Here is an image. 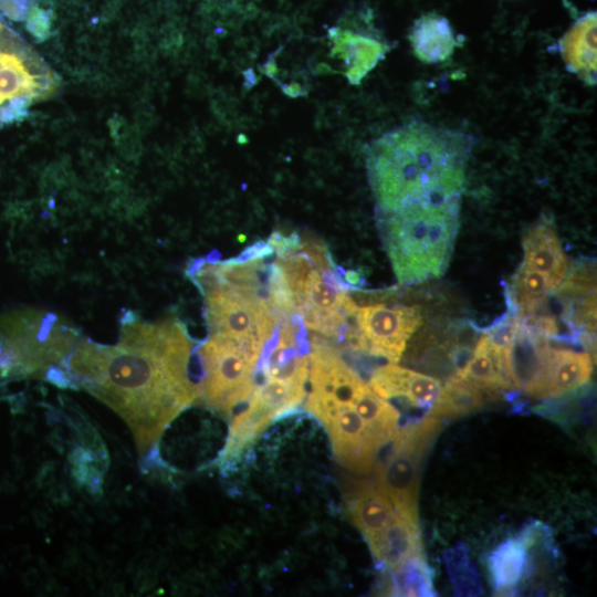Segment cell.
Returning <instances> with one entry per match:
<instances>
[{
  "label": "cell",
  "mask_w": 597,
  "mask_h": 597,
  "mask_svg": "<svg viewBox=\"0 0 597 597\" xmlns=\"http://www.w3.org/2000/svg\"><path fill=\"white\" fill-rule=\"evenodd\" d=\"M192 343L176 317L122 321L115 345L78 339L66 362L77 386L112 408L147 457L167 426L196 399L190 378Z\"/></svg>",
  "instance_id": "obj_1"
},
{
  "label": "cell",
  "mask_w": 597,
  "mask_h": 597,
  "mask_svg": "<svg viewBox=\"0 0 597 597\" xmlns=\"http://www.w3.org/2000/svg\"><path fill=\"white\" fill-rule=\"evenodd\" d=\"M478 138L411 119L374 139L366 151L377 212L461 200L465 167Z\"/></svg>",
  "instance_id": "obj_2"
},
{
  "label": "cell",
  "mask_w": 597,
  "mask_h": 597,
  "mask_svg": "<svg viewBox=\"0 0 597 597\" xmlns=\"http://www.w3.org/2000/svg\"><path fill=\"white\" fill-rule=\"evenodd\" d=\"M461 200L377 212L383 243L401 284L446 271L460 224Z\"/></svg>",
  "instance_id": "obj_3"
},
{
  "label": "cell",
  "mask_w": 597,
  "mask_h": 597,
  "mask_svg": "<svg viewBox=\"0 0 597 597\" xmlns=\"http://www.w3.org/2000/svg\"><path fill=\"white\" fill-rule=\"evenodd\" d=\"M290 287L296 312L306 328L338 342L354 320L357 305L323 241L302 239L301 247L275 260Z\"/></svg>",
  "instance_id": "obj_4"
},
{
  "label": "cell",
  "mask_w": 597,
  "mask_h": 597,
  "mask_svg": "<svg viewBox=\"0 0 597 597\" xmlns=\"http://www.w3.org/2000/svg\"><path fill=\"white\" fill-rule=\"evenodd\" d=\"M78 332L55 313L24 308L0 316V380L45 378L53 367L66 368Z\"/></svg>",
  "instance_id": "obj_5"
},
{
  "label": "cell",
  "mask_w": 597,
  "mask_h": 597,
  "mask_svg": "<svg viewBox=\"0 0 597 597\" xmlns=\"http://www.w3.org/2000/svg\"><path fill=\"white\" fill-rule=\"evenodd\" d=\"M199 355L203 370L199 398L212 410L231 415L253 392L259 357L218 334H210Z\"/></svg>",
  "instance_id": "obj_6"
},
{
  "label": "cell",
  "mask_w": 597,
  "mask_h": 597,
  "mask_svg": "<svg viewBox=\"0 0 597 597\" xmlns=\"http://www.w3.org/2000/svg\"><path fill=\"white\" fill-rule=\"evenodd\" d=\"M441 428V418L429 413L422 420L400 428L392 439L387 460L379 469V488L399 513L415 521H418L421 469Z\"/></svg>",
  "instance_id": "obj_7"
},
{
  "label": "cell",
  "mask_w": 597,
  "mask_h": 597,
  "mask_svg": "<svg viewBox=\"0 0 597 597\" xmlns=\"http://www.w3.org/2000/svg\"><path fill=\"white\" fill-rule=\"evenodd\" d=\"M306 383L263 377L255 385L244 410L230 427L227 444L220 455L222 468L233 464L262 430L277 416L297 407L306 396Z\"/></svg>",
  "instance_id": "obj_8"
},
{
  "label": "cell",
  "mask_w": 597,
  "mask_h": 597,
  "mask_svg": "<svg viewBox=\"0 0 597 597\" xmlns=\"http://www.w3.org/2000/svg\"><path fill=\"white\" fill-rule=\"evenodd\" d=\"M354 322L358 352L398 362L407 341L421 324L418 306L370 304L357 306Z\"/></svg>",
  "instance_id": "obj_9"
},
{
  "label": "cell",
  "mask_w": 597,
  "mask_h": 597,
  "mask_svg": "<svg viewBox=\"0 0 597 597\" xmlns=\"http://www.w3.org/2000/svg\"><path fill=\"white\" fill-rule=\"evenodd\" d=\"M317 419L326 428L339 463L358 473L373 469L380 446L367 430L354 405L336 406Z\"/></svg>",
  "instance_id": "obj_10"
},
{
  "label": "cell",
  "mask_w": 597,
  "mask_h": 597,
  "mask_svg": "<svg viewBox=\"0 0 597 597\" xmlns=\"http://www.w3.org/2000/svg\"><path fill=\"white\" fill-rule=\"evenodd\" d=\"M551 353L548 338L521 322L515 338L502 353L507 381L527 395L543 398Z\"/></svg>",
  "instance_id": "obj_11"
},
{
  "label": "cell",
  "mask_w": 597,
  "mask_h": 597,
  "mask_svg": "<svg viewBox=\"0 0 597 597\" xmlns=\"http://www.w3.org/2000/svg\"><path fill=\"white\" fill-rule=\"evenodd\" d=\"M369 387L386 400L402 399L428 410L439 399L442 388L436 378L395 364L378 367L371 374Z\"/></svg>",
  "instance_id": "obj_12"
},
{
  "label": "cell",
  "mask_w": 597,
  "mask_h": 597,
  "mask_svg": "<svg viewBox=\"0 0 597 597\" xmlns=\"http://www.w3.org/2000/svg\"><path fill=\"white\" fill-rule=\"evenodd\" d=\"M522 245V264L542 273L552 291L557 289L565 279L568 263L553 221L542 219L533 224L524 233Z\"/></svg>",
  "instance_id": "obj_13"
},
{
  "label": "cell",
  "mask_w": 597,
  "mask_h": 597,
  "mask_svg": "<svg viewBox=\"0 0 597 597\" xmlns=\"http://www.w3.org/2000/svg\"><path fill=\"white\" fill-rule=\"evenodd\" d=\"M596 12L589 11L579 17L558 42L566 69L588 85L596 84Z\"/></svg>",
  "instance_id": "obj_14"
},
{
  "label": "cell",
  "mask_w": 597,
  "mask_h": 597,
  "mask_svg": "<svg viewBox=\"0 0 597 597\" xmlns=\"http://www.w3.org/2000/svg\"><path fill=\"white\" fill-rule=\"evenodd\" d=\"M369 548L375 562L392 573L409 557L423 552L418 521L396 510L390 523Z\"/></svg>",
  "instance_id": "obj_15"
},
{
  "label": "cell",
  "mask_w": 597,
  "mask_h": 597,
  "mask_svg": "<svg viewBox=\"0 0 597 597\" xmlns=\"http://www.w3.org/2000/svg\"><path fill=\"white\" fill-rule=\"evenodd\" d=\"M347 511L368 546L379 537L396 513L391 500L377 483L353 492L347 500Z\"/></svg>",
  "instance_id": "obj_16"
},
{
  "label": "cell",
  "mask_w": 597,
  "mask_h": 597,
  "mask_svg": "<svg viewBox=\"0 0 597 597\" xmlns=\"http://www.w3.org/2000/svg\"><path fill=\"white\" fill-rule=\"evenodd\" d=\"M535 531L525 530L520 536L500 544L488 557L489 570L498 595H507L521 583L528 562V547Z\"/></svg>",
  "instance_id": "obj_17"
},
{
  "label": "cell",
  "mask_w": 597,
  "mask_h": 597,
  "mask_svg": "<svg viewBox=\"0 0 597 597\" xmlns=\"http://www.w3.org/2000/svg\"><path fill=\"white\" fill-rule=\"evenodd\" d=\"M409 39L415 55L427 64L444 62L460 45L449 21L437 13H428L418 18L413 23Z\"/></svg>",
  "instance_id": "obj_18"
},
{
  "label": "cell",
  "mask_w": 597,
  "mask_h": 597,
  "mask_svg": "<svg viewBox=\"0 0 597 597\" xmlns=\"http://www.w3.org/2000/svg\"><path fill=\"white\" fill-rule=\"evenodd\" d=\"M593 373L588 353L552 348L543 398L557 397L584 386Z\"/></svg>",
  "instance_id": "obj_19"
},
{
  "label": "cell",
  "mask_w": 597,
  "mask_h": 597,
  "mask_svg": "<svg viewBox=\"0 0 597 597\" xmlns=\"http://www.w3.org/2000/svg\"><path fill=\"white\" fill-rule=\"evenodd\" d=\"M455 376L484 394L512 388L504 375L502 355L491 346L484 334Z\"/></svg>",
  "instance_id": "obj_20"
},
{
  "label": "cell",
  "mask_w": 597,
  "mask_h": 597,
  "mask_svg": "<svg viewBox=\"0 0 597 597\" xmlns=\"http://www.w3.org/2000/svg\"><path fill=\"white\" fill-rule=\"evenodd\" d=\"M353 405L367 430L380 448L392 441L400 429V416L399 411L391 404L378 396L366 385Z\"/></svg>",
  "instance_id": "obj_21"
},
{
  "label": "cell",
  "mask_w": 597,
  "mask_h": 597,
  "mask_svg": "<svg viewBox=\"0 0 597 597\" xmlns=\"http://www.w3.org/2000/svg\"><path fill=\"white\" fill-rule=\"evenodd\" d=\"M552 291L546 277L521 264L513 274L510 286H506L505 296L507 306L516 311L520 318L541 312Z\"/></svg>",
  "instance_id": "obj_22"
},
{
  "label": "cell",
  "mask_w": 597,
  "mask_h": 597,
  "mask_svg": "<svg viewBox=\"0 0 597 597\" xmlns=\"http://www.w3.org/2000/svg\"><path fill=\"white\" fill-rule=\"evenodd\" d=\"M484 405V392L453 376L441 388V394L428 411L438 418H454L476 411Z\"/></svg>",
  "instance_id": "obj_23"
},
{
  "label": "cell",
  "mask_w": 597,
  "mask_h": 597,
  "mask_svg": "<svg viewBox=\"0 0 597 597\" xmlns=\"http://www.w3.org/2000/svg\"><path fill=\"white\" fill-rule=\"evenodd\" d=\"M337 38L345 51V61L349 67L347 74L354 83H358L387 50L379 41L354 32L341 31Z\"/></svg>",
  "instance_id": "obj_24"
},
{
  "label": "cell",
  "mask_w": 597,
  "mask_h": 597,
  "mask_svg": "<svg viewBox=\"0 0 597 597\" xmlns=\"http://www.w3.org/2000/svg\"><path fill=\"white\" fill-rule=\"evenodd\" d=\"M20 96L39 98L38 77L19 54L0 51V103Z\"/></svg>",
  "instance_id": "obj_25"
},
{
  "label": "cell",
  "mask_w": 597,
  "mask_h": 597,
  "mask_svg": "<svg viewBox=\"0 0 597 597\" xmlns=\"http://www.w3.org/2000/svg\"><path fill=\"white\" fill-rule=\"evenodd\" d=\"M398 596H434L432 570L420 552L405 561L392 573Z\"/></svg>",
  "instance_id": "obj_26"
},
{
  "label": "cell",
  "mask_w": 597,
  "mask_h": 597,
  "mask_svg": "<svg viewBox=\"0 0 597 597\" xmlns=\"http://www.w3.org/2000/svg\"><path fill=\"white\" fill-rule=\"evenodd\" d=\"M447 568L452 582L455 595L476 596L483 589L475 567L469 562L468 551L463 544L444 554Z\"/></svg>",
  "instance_id": "obj_27"
},
{
  "label": "cell",
  "mask_w": 597,
  "mask_h": 597,
  "mask_svg": "<svg viewBox=\"0 0 597 597\" xmlns=\"http://www.w3.org/2000/svg\"><path fill=\"white\" fill-rule=\"evenodd\" d=\"M73 476L90 492L100 493L102 485V471L96 467L93 451L77 448L70 457Z\"/></svg>",
  "instance_id": "obj_28"
},
{
  "label": "cell",
  "mask_w": 597,
  "mask_h": 597,
  "mask_svg": "<svg viewBox=\"0 0 597 597\" xmlns=\"http://www.w3.org/2000/svg\"><path fill=\"white\" fill-rule=\"evenodd\" d=\"M521 318L516 311L509 306V311L492 325L484 329V335L491 346L502 355L503 350L510 346L515 338Z\"/></svg>",
  "instance_id": "obj_29"
},
{
  "label": "cell",
  "mask_w": 597,
  "mask_h": 597,
  "mask_svg": "<svg viewBox=\"0 0 597 597\" xmlns=\"http://www.w3.org/2000/svg\"><path fill=\"white\" fill-rule=\"evenodd\" d=\"M268 243L273 248L277 256L287 254L301 247L302 238L297 231L285 234L281 230H274L268 239Z\"/></svg>",
  "instance_id": "obj_30"
},
{
  "label": "cell",
  "mask_w": 597,
  "mask_h": 597,
  "mask_svg": "<svg viewBox=\"0 0 597 597\" xmlns=\"http://www.w3.org/2000/svg\"><path fill=\"white\" fill-rule=\"evenodd\" d=\"M32 98L29 96L14 97L0 109V126L15 119H22L27 115L28 106Z\"/></svg>",
  "instance_id": "obj_31"
},
{
  "label": "cell",
  "mask_w": 597,
  "mask_h": 597,
  "mask_svg": "<svg viewBox=\"0 0 597 597\" xmlns=\"http://www.w3.org/2000/svg\"><path fill=\"white\" fill-rule=\"evenodd\" d=\"M273 248L264 240H258L243 249L235 258L229 259L233 263H243L251 260L266 259L273 254Z\"/></svg>",
  "instance_id": "obj_32"
},
{
  "label": "cell",
  "mask_w": 597,
  "mask_h": 597,
  "mask_svg": "<svg viewBox=\"0 0 597 597\" xmlns=\"http://www.w3.org/2000/svg\"><path fill=\"white\" fill-rule=\"evenodd\" d=\"M28 30L39 40H44L49 34V14L38 8H33L28 15Z\"/></svg>",
  "instance_id": "obj_33"
},
{
  "label": "cell",
  "mask_w": 597,
  "mask_h": 597,
  "mask_svg": "<svg viewBox=\"0 0 597 597\" xmlns=\"http://www.w3.org/2000/svg\"><path fill=\"white\" fill-rule=\"evenodd\" d=\"M0 9L11 19L21 20L28 10V0H0Z\"/></svg>",
  "instance_id": "obj_34"
},
{
  "label": "cell",
  "mask_w": 597,
  "mask_h": 597,
  "mask_svg": "<svg viewBox=\"0 0 597 597\" xmlns=\"http://www.w3.org/2000/svg\"><path fill=\"white\" fill-rule=\"evenodd\" d=\"M342 277L352 289H357L364 281L362 275L355 270H344Z\"/></svg>",
  "instance_id": "obj_35"
},
{
  "label": "cell",
  "mask_w": 597,
  "mask_h": 597,
  "mask_svg": "<svg viewBox=\"0 0 597 597\" xmlns=\"http://www.w3.org/2000/svg\"><path fill=\"white\" fill-rule=\"evenodd\" d=\"M221 254L218 250H212L206 258L207 263H216L219 261Z\"/></svg>",
  "instance_id": "obj_36"
},
{
  "label": "cell",
  "mask_w": 597,
  "mask_h": 597,
  "mask_svg": "<svg viewBox=\"0 0 597 597\" xmlns=\"http://www.w3.org/2000/svg\"><path fill=\"white\" fill-rule=\"evenodd\" d=\"M237 240H238L240 243H243V242H245V240H247V235H245V234H239V235L237 237Z\"/></svg>",
  "instance_id": "obj_37"
},
{
  "label": "cell",
  "mask_w": 597,
  "mask_h": 597,
  "mask_svg": "<svg viewBox=\"0 0 597 597\" xmlns=\"http://www.w3.org/2000/svg\"><path fill=\"white\" fill-rule=\"evenodd\" d=\"M2 25L0 24V30H1Z\"/></svg>",
  "instance_id": "obj_38"
}]
</instances>
